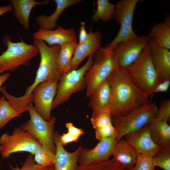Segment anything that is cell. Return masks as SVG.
<instances>
[{
	"mask_svg": "<svg viewBox=\"0 0 170 170\" xmlns=\"http://www.w3.org/2000/svg\"><path fill=\"white\" fill-rule=\"evenodd\" d=\"M152 156L146 154L138 155L134 166L129 170H154Z\"/></svg>",
	"mask_w": 170,
	"mask_h": 170,
	"instance_id": "d6a6232c",
	"label": "cell"
},
{
	"mask_svg": "<svg viewBox=\"0 0 170 170\" xmlns=\"http://www.w3.org/2000/svg\"><path fill=\"white\" fill-rule=\"evenodd\" d=\"M65 127L67 129V132L74 136L80 138V136L84 133V132L82 128L75 127L71 122L66 123Z\"/></svg>",
	"mask_w": 170,
	"mask_h": 170,
	"instance_id": "d590c367",
	"label": "cell"
},
{
	"mask_svg": "<svg viewBox=\"0 0 170 170\" xmlns=\"http://www.w3.org/2000/svg\"><path fill=\"white\" fill-rule=\"evenodd\" d=\"M155 117L162 121L167 122L170 118V100L167 99L162 101L158 109Z\"/></svg>",
	"mask_w": 170,
	"mask_h": 170,
	"instance_id": "836d02e7",
	"label": "cell"
},
{
	"mask_svg": "<svg viewBox=\"0 0 170 170\" xmlns=\"http://www.w3.org/2000/svg\"><path fill=\"white\" fill-rule=\"evenodd\" d=\"M95 130V138L99 141L108 138H115L116 134V130L113 125Z\"/></svg>",
	"mask_w": 170,
	"mask_h": 170,
	"instance_id": "e575fe53",
	"label": "cell"
},
{
	"mask_svg": "<svg viewBox=\"0 0 170 170\" xmlns=\"http://www.w3.org/2000/svg\"><path fill=\"white\" fill-rule=\"evenodd\" d=\"M60 136L58 132H54L53 140L56 148L54 170H76L79 155L82 147L80 146L74 152H68L61 144Z\"/></svg>",
	"mask_w": 170,
	"mask_h": 170,
	"instance_id": "e0dca14e",
	"label": "cell"
},
{
	"mask_svg": "<svg viewBox=\"0 0 170 170\" xmlns=\"http://www.w3.org/2000/svg\"><path fill=\"white\" fill-rule=\"evenodd\" d=\"M59 80L51 79L44 82L36 86L31 94L34 107L44 119L49 121L52 118L51 111L56 95Z\"/></svg>",
	"mask_w": 170,
	"mask_h": 170,
	"instance_id": "8fae6325",
	"label": "cell"
},
{
	"mask_svg": "<svg viewBox=\"0 0 170 170\" xmlns=\"http://www.w3.org/2000/svg\"><path fill=\"white\" fill-rule=\"evenodd\" d=\"M93 54L90 55L85 63L80 68L63 73L59 80L52 110L67 101L71 95L86 88L85 75L93 62Z\"/></svg>",
	"mask_w": 170,
	"mask_h": 170,
	"instance_id": "52a82bcc",
	"label": "cell"
},
{
	"mask_svg": "<svg viewBox=\"0 0 170 170\" xmlns=\"http://www.w3.org/2000/svg\"><path fill=\"white\" fill-rule=\"evenodd\" d=\"M10 76V74L8 72H7L3 74H1L0 73V91L2 86L8 79Z\"/></svg>",
	"mask_w": 170,
	"mask_h": 170,
	"instance_id": "60d3db41",
	"label": "cell"
},
{
	"mask_svg": "<svg viewBox=\"0 0 170 170\" xmlns=\"http://www.w3.org/2000/svg\"><path fill=\"white\" fill-rule=\"evenodd\" d=\"M77 44L76 40L60 45L57 63L61 75L71 70L72 59Z\"/></svg>",
	"mask_w": 170,
	"mask_h": 170,
	"instance_id": "d4e9b609",
	"label": "cell"
},
{
	"mask_svg": "<svg viewBox=\"0 0 170 170\" xmlns=\"http://www.w3.org/2000/svg\"><path fill=\"white\" fill-rule=\"evenodd\" d=\"M156 103L148 101L132 110L127 115L112 117L116 130L117 143L129 133L137 131L147 125L155 117L158 110Z\"/></svg>",
	"mask_w": 170,
	"mask_h": 170,
	"instance_id": "5b68a950",
	"label": "cell"
},
{
	"mask_svg": "<svg viewBox=\"0 0 170 170\" xmlns=\"http://www.w3.org/2000/svg\"><path fill=\"white\" fill-rule=\"evenodd\" d=\"M96 3L97 9L93 15L92 20L94 22L100 20L105 22L110 21L113 16L115 5L108 0H97Z\"/></svg>",
	"mask_w": 170,
	"mask_h": 170,
	"instance_id": "484cf974",
	"label": "cell"
},
{
	"mask_svg": "<svg viewBox=\"0 0 170 170\" xmlns=\"http://www.w3.org/2000/svg\"><path fill=\"white\" fill-rule=\"evenodd\" d=\"M32 38L46 42L48 46L51 47L76 40L77 37L73 28L65 29L58 25L56 29L52 30L39 29L33 34Z\"/></svg>",
	"mask_w": 170,
	"mask_h": 170,
	"instance_id": "9a60e30c",
	"label": "cell"
},
{
	"mask_svg": "<svg viewBox=\"0 0 170 170\" xmlns=\"http://www.w3.org/2000/svg\"><path fill=\"white\" fill-rule=\"evenodd\" d=\"M117 142L114 137H110L100 141L91 149L81 148L78 158L79 165L84 166L97 161L108 160Z\"/></svg>",
	"mask_w": 170,
	"mask_h": 170,
	"instance_id": "4fadbf2b",
	"label": "cell"
},
{
	"mask_svg": "<svg viewBox=\"0 0 170 170\" xmlns=\"http://www.w3.org/2000/svg\"><path fill=\"white\" fill-rule=\"evenodd\" d=\"M148 35H142L120 42L112 48L117 57L119 66L126 68L139 58L150 42Z\"/></svg>",
	"mask_w": 170,
	"mask_h": 170,
	"instance_id": "7c38bea8",
	"label": "cell"
},
{
	"mask_svg": "<svg viewBox=\"0 0 170 170\" xmlns=\"http://www.w3.org/2000/svg\"><path fill=\"white\" fill-rule=\"evenodd\" d=\"M41 145L30 133L20 127H15L11 134L6 133L0 137V154L4 158L18 152H27L33 155Z\"/></svg>",
	"mask_w": 170,
	"mask_h": 170,
	"instance_id": "9c48e42d",
	"label": "cell"
},
{
	"mask_svg": "<svg viewBox=\"0 0 170 170\" xmlns=\"http://www.w3.org/2000/svg\"><path fill=\"white\" fill-rule=\"evenodd\" d=\"M79 138L74 136L67 132L64 133L60 136V141L64 146L72 142H77Z\"/></svg>",
	"mask_w": 170,
	"mask_h": 170,
	"instance_id": "8d00e7d4",
	"label": "cell"
},
{
	"mask_svg": "<svg viewBox=\"0 0 170 170\" xmlns=\"http://www.w3.org/2000/svg\"><path fill=\"white\" fill-rule=\"evenodd\" d=\"M153 166L164 170H170V144L162 147L152 157Z\"/></svg>",
	"mask_w": 170,
	"mask_h": 170,
	"instance_id": "f546056e",
	"label": "cell"
},
{
	"mask_svg": "<svg viewBox=\"0 0 170 170\" xmlns=\"http://www.w3.org/2000/svg\"><path fill=\"white\" fill-rule=\"evenodd\" d=\"M76 170H125L113 159L97 161L84 166H77Z\"/></svg>",
	"mask_w": 170,
	"mask_h": 170,
	"instance_id": "f1b7e54d",
	"label": "cell"
},
{
	"mask_svg": "<svg viewBox=\"0 0 170 170\" xmlns=\"http://www.w3.org/2000/svg\"><path fill=\"white\" fill-rule=\"evenodd\" d=\"M91 122L95 129L113 125L110 112H104L92 116Z\"/></svg>",
	"mask_w": 170,
	"mask_h": 170,
	"instance_id": "1f68e13d",
	"label": "cell"
},
{
	"mask_svg": "<svg viewBox=\"0 0 170 170\" xmlns=\"http://www.w3.org/2000/svg\"><path fill=\"white\" fill-rule=\"evenodd\" d=\"M13 10V8L10 4L6 6H0V16L4 13L10 12Z\"/></svg>",
	"mask_w": 170,
	"mask_h": 170,
	"instance_id": "ab89813d",
	"label": "cell"
},
{
	"mask_svg": "<svg viewBox=\"0 0 170 170\" xmlns=\"http://www.w3.org/2000/svg\"><path fill=\"white\" fill-rule=\"evenodd\" d=\"M89 98L88 106L93 111L92 116L104 112L111 113V91L107 79L95 88Z\"/></svg>",
	"mask_w": 170,
	"mask_h": 170,
	"instance_id": "ac0fdd59",
	"label": "cell"
},
{
	"mask_svg": "<svg viewBox=\"0 0 170 170\" xmlns=\"http://www.w3.org/2000/svg\"><path fill=\"white\" fill-rule=\"evenodd\" d=\"M158 45L170 49V15L166 14L164 22L156 24L150 29L148 35Z\"/></svg>",
	"mask_w": 170,
	"mask_h": 170,
	"instance_id": "603a6c76",
	"label": "cell"
},
{
	"mask_svg": "<svg viewBox=\"0 0 170 170\" xmlns=\"http://www.w3.org/2000/svg\"><path fill=\"white\" fill-rule=\"evenodd\" d=\"M139 0H121L115 5L113 18L120 25L115 37L106 46L112 48L117 43L133 38L137 35L133 28V21L135 8Z\"/></svg>",
	"mask_w": 170,
	"mask_h": 170,
	"instance_id": "30bf717a",
	"label": "cell"
},
{
	"mask_svg": "<svg viewBox=\"0 0 170 170\" xmlns=\"http://www.w3.org/2000/svg\"><path fill=\"white\" fill-rule=\"evenodd\" d=\"M11 170H54V165L47 167H42L38 165L35 162L33 155L29 154L21 167L18 165L13 166H9Z\"/></svg>",
	"mask_w": 170,
	"mask_h": 170,
	"instance_id": "4dcf8cb0",
	"label": "cell"
},
{
	"mask_svg": "<svg viewBox=\"0 0 170 170\" xmlns=\"http://www.w3.org/2000/svg\"><path fill=\"white\" fill-rule=\"evenodd\" d=\"M85 41L77 44L72 59L71 70L77 69L85 58L94 54L101 47L102 37L100 32L98 31L94 32L91 27Z\"/></svg>",
	"mask_w": 170,
	"mask_h": 170,
	"instance_id": "2e32d148",
	"label": "cell"
},
{
	"mask_svg": "<svg viewBox=\"0 0 170 170\" xmlns=\"http://www.w3.org/2000/svg\"><path fill=\"white\" fill-rule=\"evenodd\" d=\"M124 137L125 140L139 154H146L153 157L161 148L153 140L148 125Z\"/></svg>",
	"mask_w": 170,
	"mask_h": 170,
	"instance_id": "5bb4252c",
	"label": "cell"
},
{
	"mask_svg": "<svg viewBox=\"0 0 170 170\" xmlns=\"http://www.w3.org/2000/svg\"><path fill=\"white\" fill-rule=\"evenodd\" d=\"M56 8L53 13L49 16L42 14L37 16L36 19L39 29L52 30L56 26L57 22L63 11L67 8L75 4L82 0H54Z\"/></svg>",
	"mask_w": 170,
	"mask_h": 170,
	"instance_id": "7402d4cb",
	"label": "cell"
},
{
	"mask_svg": "<svg viewBox=\"0 0 170 170\" xmlns=\"http://www.w3.org/2000/svg\"><path fill=\"white\" fill-rule=\"evenodd\" d=\"M93 56V63L85 75L86 96L88 97L119 66L117 57L113 48L101 47Z\"/></svg>",
	"mask_w": 170,
	"mask_h": 170,
	"instance_id": "277c9868",
	"label": "cell"
},
{
	"mask_svg": "<svg viewBox=\"0 0 170 170\" xmlns=\"http://www.w3.org/2000/svg\"><path fill=\"white\" fill-rule=\"evenodd\" d=\"M88 34L87 33L85 27V23L82 21L79 35V41L78 44H80L85 41L88 38Z\"/></svg>",
	"mask_w": 170,
	"mask_h": 170,
	"instance_id": "f35d334b",
	"label": "cell"
},
{
	"mask_svg": "<svg viewBox=\"0 0 170 170\" xmlns=\"http://www.w3.org/2000/svg\"><path fill=\"white\" fill-rule=\"evenodd\" d=\"M170 85V79L160 82L155 87L154 91V94L156 93L165 92L167 91Z\"/></svg>",
	"mask_w": 170,
	"mask_h": 170,
	"instance_id": "74e56055",
	"label": "cell"
},
{
	"mask_svg": "<svg viewBox=\"0 0 170 170\" xmlns=\"http://www.w3.org/2000/svg\"><path fill=\"white\" fill-rule=\"evenodd\" d=\"M10 170H11L10 169Z\"/></svg>",
	"mask_w": 170,
	"mask_h": 170,
	"instance_id": "b9f144b4",
	"label": "cell"
},
{
	"mask_svg": "<svg viewBox=\"0 0 170 170\" xmlns=\"http://www.w3.org/2000/svg\"><path fill=\"white\" fill-rule=\"evenodd\" d=\"M151 137L160 147L170 144V126L167 122L154 118L148 124Z\"/></svg>",
	"mask_w": 170,
	"mask_h": 170,
	"instance_id": "cb8c5ba5",
	"label": "cell"
},
{
	"mask_svg": "<svg viewBox=\"0 0 170 170\" xmlns=\"http://www.w3.org/2000/svg\"><path fill=\"white\" fill-rule=\"evenodd\" d=\"M36 163L42 167L53 166L55 159V154L45 147L41 145L33 155Z\"/></svg>",
	"mask_w": 170,
	"mask_h": 170,
	"instance_id": "83f0119b",
	"label": "cell"
},
{
	"mask_svg": "<svg viewBox=\"0 0 170 170\" xmlns=\"http://www.w3.org/2000/svg\"><path fill=\"white\" fill-rule=\"evenodd\" d=\"M21 115L20 112L6 100L4 96L0 98V129L3 128L12 119Z\"/></svg>",
	"mask_w": 170,
	"mask_h": 170,
	"instance_id": "4316f807",
	"label": "cell"
},
{
	"mask_svg": "<svg viewBox=\"0 0 170 170\" xmlns=\"http://www.w3.org/2000/svg\"><path fill=\"white\" fill-rule=\"evenodd\" d=\"M138 155L134 148L122 138L113 148L112 159L125 170H129L135 164Z\"/></svg>",
	"mask_w": 170,
	"mask_h": 170,
	"instance_id": "ffe728a7",
	"label": "cell"
},
{
	"mask_svg": "<svg viewBox=\"0 0 170 170\" xmlns=\"http://www.w3.org/2000/svg\"><path fill=\"white\" fill-rule=\"evenodd\" d=\"M152 60L160 80L170 79L169 50L158 45L152 39L150 41Z\"/></svg>",
	"mask_w": 170,
	"mask_h": 170,
	"instance_id": "d6986e66",
	"label": "cell"
},
{
	"mask_svg": "<svg viewBox=\"0 0 170 170\" xmlns=\"http://www.w3.org/2000/svg\"><path fill=\"white\" fill-rule=\"evenodd\" d=\"M33 44L38 48L40 60L33 82L27 87L25 94L18 97L24 102L31 96L34 88L40 83L50 80L60 78V73L57 63V57L60 45L48 46L45 42L39 39H33Z\"/></svg>",
	"mask_w": 170,
	"mask_h": 170,
	"instance_id": "3957f363",
	"label": "cell"
},
{
	"mask_svg": "<svg viewBox=\"0 0 170 170\" xmlns=\"http://www.w3.org/2000/svg\"><path fill=\"white\" fill-rule=\"evenodd\" d=\"M26 108L29 113L30 119L20 127L31 134L41 145L55 154L53 135L56 118L52 117L49 121L45 120L35 110L32 101L29 102Z\"/></svg>",
	"mask_w": 170,
	"mask_h": 170,
	"instance_id": "ba28073f",
	"label": "cell"
},
{
	"mask_svg": "<svg viewBox=\"0 0 170 170\" xmlns=\"http://www.w3.org/2000/svg\"><path fill=\"white\" fill-rule=\"evenodd\" d=\"M11 37L6 36L3 43L7 47L0 55V73L6 71L13 72L21 65L29 66L31 60L39 54L37 47L34 44L25 42L21 37L20 41L13 42Z\"/></svg>",
	"mask_w": 170,
	"mask_h": 170,
	"instance_id": "8992f818",
	"label": "cell"
},
{
	"mask_svg": "<svg viewBox=\"0 0 170 170\" xmlns=\"http://www.w3.org/2000/svg\"><path fill=\"white\" fill-rule=\"evenodd\" d=\"M15 18L26 29L30 27L29 18L30 13L36 6L48 4L49 0L42 2L34 0H10Z\"/></svg>",
	"mask_w": 170,
	"mask_h": 170,
	"instance_id": "44dd1931",
	"label": "cell"
},
{
	"mask_svg": "<svg viewBox=\"0 0 170 170\" xmlns=\"http://www.w3.org/2000/svg\"><path fill=\"white\" fill-rule=\"evenodd\" d=\"M107 80L110 88L112 117L125 116L148 101L149 95L134 84L124 68L117 67Z\"/></svg>",
	"mask_w": 170,
	"mask_h": 170,
	"instance_id": "6da1fadb",
	"label": "cell"
},
{
	"mask_svg": "<svg viewBox=\"0 0 170 170\" xmlns=\"http://www.w3.org/2000/svg\"><path fill=\"white\" fill-rule=\"evenodd\" d=\"M124 68L134 84L152 98L155 88L161 81L153 65L150 42L137 60Z\"/></svg>",
	"mask_w": 170,
	"mask_h": 170,
	"instance_id": "7a4b0ae2",
	"label": "cell"
}]
</instances>
